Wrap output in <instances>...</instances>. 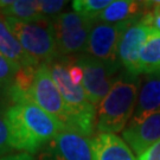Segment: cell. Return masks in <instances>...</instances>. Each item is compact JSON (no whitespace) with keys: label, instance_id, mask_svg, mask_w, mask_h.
I'll return each mask as SVG.
<instances>
[{"label":"cell","instance_id":"obj_17","mask_svg":"<svg viewBox=\"0 0 160 160\" xmlns=\"http://www.w3.org/2000/svg\"><path fill=\"white\" fill-rule=\"evenodd\" d=\"M4 17L13 18L23 22H37L45 19L40 14L39 1L34 0H16L11 1L10 5H7L0 12Z\"/></svg>","mask_w":160,"mask_h":160},{"label":"cell","instance_id":"obj_9","mask_svg":"<svg viewBox=\"0 0 160 160\" xmlns=\"http://www.w3.org/2000/svg\"><path fill=\"white\" fill-rule=\"evenodd\" d=\"M39 160H92V139L74 129L58 133L39 152Z\"/></svg>","mask_w":160,"mask_h":160},{"label":"cell","instance_id":"obj_6","mask_svg":"<svg viewBox=\"0 0 160 160\" xmlns=\"http://www.w3.org/2000/svg\"><path fill=\"white\" fill-rule=\"evenodd\" d=\"M74 58L83 71L82 88L88 100L97 109L103 98L107 96L122 67L110 65L86 53L75 56Z\"/></svg>","mask_w":160,"mask_h":160},{"label":"cell","instance_id":"obj_11","mask_svg":"<svg viewBox=\"0 0 160 160\" xmlns=\"http://www.w3.org/2000/svg\"><path fill=\"white\" fill-rule=\"evenodd\" d=\"M122 138L129 148L140 157L160 140V112L148 115L142 120H131L122 132Z\"/></svg>","mask_w":160,"mask_h":160},{"label":"cell","instance_id":"obj_22","mask_svg":"<svg viewBox=\"0 0 160 160\" xmlns=\"http://www.w3.org/2000/svg\"><path fill=\"white\" fill-rule=\"evenodd\" d=\"M148 11L143 14L141 19L149 28L160 32V1H148Z\"/></svg>","mask_w":160,"mask_h":160},{"label":"cell","instance_id":"obj_16","mask_svg":"<svg viewBox=\"0 0 160 160\" xmlns=\"http://www.w3.org/2000/svg\"><path fill=\"white\" fill-rule=\"evenodd\" d=\"M140 74L160 71V32L152 30L139 55Z\"/></svg>","mask_w":160,"mask_h":160},{"label":"cell","instance_id":"obj_12","mask_svg":"<svg viewBox=\"0 0 160 160\" xmlns=\"http://www.w3.org/2000/svg\"><path fill=\"white\" fill-rule=\"evenodd\" d=\"M160 112V71L145 75L140 84L137 107L132 121H139Z\"/></svg>","mask_w":160,"mask_h":160},{"label":"cell","instance_id":"obj_10","mask_svg":"<svg viewBox=\"0 0 160 160\" xmlns=\"http://www.w3.org/2000/svg\"><path fill=\"white\" fill-rule=\"evenodd\" d=\"M152 30L141 18L132 20L127 25L121 34L118 48L119 61L125 71L137 76L140 75L139 55Z\"/></svg>","mask_w":160,"mask_h":160},{"label":"cell","instance_id":"obj_20","mask_svg":"<svg viewBox=\"0 0 160 160\" xmlns=\"http://www.w3.org/2000/svg\"><path fill=\"white\" fill-rule=\"evenodd\" d=\"M10 106L5 102H0V159L10 155L12 151H14L11 145L10 132L6 121V110Z\"/></svg>","mask_w":160,"mask_h":160},{"label":"cell","instance_id":"obj_24","mask_svg":"<svg viewBox=\"0 0 160 160\" xmlns=\"http://www.w3.org/2000/svg\"><path fill=\"white\" fill-rule=\"evenodd\" d=\"M0 160H34V158L29 153H24V152H20V153H16V154H10L2 158Z\"/></svg>","mask_w":160,"mask_h":160},{"label":"cell","instance_id":"obj_18","mask_svg":"<svg viewBox=\"0 0 160 160\" xmlns=\"http://www.w3.org/2000/svg\"><path fill=\"white\" fill-rule=\"evenodd\" d=\"M20 70L22 69L17 64L12 63L11 61L0 55V101L7 103L8 106H11L8 94L17 81Z\"/></svg>","mask_w":160,"mask_h":160},{"label":"cell","instance_id":"obj_23","mask_svg":"<svg viewBox=\"0 0 160 160\" xmlns=\"http://www.w3.org/2000/svg\"><path fill=\"white\" fill-rule=\"evenodd\" d=\"M138 160H160V140L143 152Z\"/></svg>","mask_w":160,"mask_h":160},{"label":"cell","instance_id":"obj_2","mask_svg":"<svg viewBox=\"0 0 160 160\" xmlns=\"http://www.w3.org/2000/svg\"><path fill=\"white\" fill-rule=\"evenodd\" d=\"M141 80L137 75L120 71L107 96L97 107L96 131L115 134L123 132L137 107Z\"/></svg>","mask_w":160,"mask_h":160},{"label":"cell","instance_id":"obj_8","mask_svg":"<svg viewBox=\"0 0 160 160\" xmlns=\"http://www.w3.org/2000/svg\"><path fill=\"white\" fill-rule=\"evenodd\" d=\"M129 23L131 22L119 24L95 22L84 53L110 65L122 67L118 56V48L121 34Z\"/></svg>","mask_w":160,"mask_h":160},{"label":"cell","instance_id":"obj_7","mask_svg":"<svg viewBox=\"0 0 160 160\" xmlns=\"http://www.w3.org/2000/svg\"><path fill=\"white\" fill-rule=\"evenodd\" d=\"M26 98L57 119L68 128L69 119L63 97L52 78L48 64H40L34 72Z\"/></svg>","mask_w":160,"mask_h":160},{"label":"cell","instance_id":"obj_19","mask_svg":"<svg viewBox=\"0 0 160 160\" xmlns=\"http://www.w3.org/2000/svg\"><path fill=\"white\" fill-rule=\"evenodd\" d=\"M110 0H76L71 5L77 14L96 22L97 17L110 5Z\"/></svg>","mask_w":160,"mask_h":160},{"label":"cell","instance_id":"obj_15","mask_svg":"<svg viewBox=\"0 0 160 160\" xmlns=\"http://www.w3.org/2000/svg\"><path fill=\"white\" fill-rule=\"evenodd\" d=\"M0 55L11 61L12 63L17 64L20 69L36 68L39 65L20 45L2 14H0Z\"/></svg>","mask_w":160,"mask_h":160},{"label":"cell","instance_id":"obj_13","mask_svg":"<svg viewBox=\"0 0 160 160\" xmlns=\"http://www.w3.org/2000/svg\"><path fill=\"white\" fill-rule=\"evenodd\" d=\"M92 160H135L129 146L116 134L98 133L92 139Z\"/></svg>","mask_w":160,"mask_h":160},{"label":"cell","instance_id":"obj_5","mask_svg":"<svg viewBox=\"0 0 160 160\" xmlns=\"http://www.w3.org/2000/svg\"><path fill=\"white\" fill-rule=\"evenodd\" d=\"M58 58L75 57L86 51L89 34L95 22L77 14L62 12L51 19Z\"/></svg>","mask_w":160,"mask_h":160},{"label":"cell","instance_id":"obj_4","mask_svg":"<svg viewBox=\"0 0 160 160\" xmlns=\"http://www.w3.org/2000/svg\"><path fill=\"white\" fill-rule=\"evenodd\" d=\"M5 19L23 49L39 65L50 64L57 59V45L51 19L45 18L37 22H23L8 17Z\"/></svg>","mask_w":160,"mask_h":160},{"label":"cell","instance_id":"obj_21","mask_svg":"<svg viewBox=\"0 0 160 160\" xmlns=\"http://www.w3.org/2000/svg\"><path fill=\"white\" fill-rule=\"evenodd\" d=\"M65 5H67V2L63 0H42L39 1L40 14L44 18L52 19L62 13L61 11L63 10Z\"/></svg>","mask_w":160,"mask_h":160},{"label":"cell","instance_id":"obj_3","mask_svg":"<svg viewBox=\"0 0 160 160\" xmlns=\"http://www.w3.org/2000/svg\"><path fill=\"white\" fill-rule=\"evenodd\" d=\"M48 65L63 97L69 119L68 128L92 138L96 129V107L88 100L82 86L75 84L71 81L64 58H57Z\"/></svg>","mask_w":160,"mask_h":160},{"label":"cell","instance_id":"obj_1","mask_svg":"<svg viewBox=\"0 0 160 160\" xmlns=\"http://www.w3.org/2000/svg\"><path fill=\"white\" fill-rule=\"evenodd\" d=\"M6 121L13 149L29 154L39 153L58 133L67 128L28 98L7 108Z\"/></svg>","mask_w":160,"mask_h":160},{"label":"cell","instance_id":"obj_14","mask_svg":"<svg viewBox=\"0 0 160 160\" xmlns=\"http://www.w3.org/2000/svg\"><path fill=\"white\" fill-rule=\"evenodd\" d=\"M148 1H133V0H115L101 12L96 22L108 24L127 23L141 18L148 11Z\"/></svg>","mask_w":160,"mask_h":160}]
</instances>
